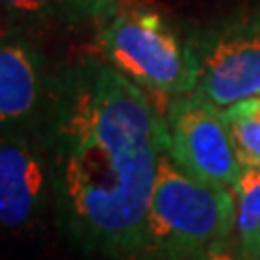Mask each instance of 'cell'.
Listing matches in <instances>:
<instances>
[{
    "instance_id": "3",
    "label": "cell",
    "mask_w": 260,
    "mask_h": 260,
    "mask_svg": "<svg viewBox=\"0 0 260 260\" xmlns=\"http://www.w3.org/2000/svg\"><path fill=\"white\" fill-rule=\"evenodd\" d=\"M100 50L113 68L139 85L165 113L174 95L195 91L198 65L191 44L148 7L115 11L100 28Z\"/></svg>"
},
{
    "instance_id": "2",
    "label": "cell",
    "mask_w": 260,
    "mask_h": 260,
    "mask_svg": "<svg viewBox=\"0 0 260 260\" xmlns=\"http://www.w3.org/2000/svg\"><path fill=\"white\" fill-rule=\"evenodd\" d=\"M232 237V191L186 174L165 148L158 156L137 260H198Z\"/></svg>"
},
{
    "instance_id": "6",
    "label": "cell",
    "mask_w": 260,
    "mask_h": 260,
    "mask_svg": "<svg viewBox=\"0 0 260 260\" xmlns=\"http://www.w3.org/2000/svg\"><path fill=\"white\" fill-rule=\"evenodd\" d=\"M52 200L50 162L44 141L24 133L0 135V228L20 230Z\"/></svg>"
},
{
    "instance_id": "7",
    "label": "cell",
    "mask_w": 260,
    "mask_h": 260,
    "mask_svg": "<svg viewBox=\"0 0 260 260\" xmlns=\"http://www.w3.org/2000/svg\"><path fill=\"white\" fill-rule=\"evenodd\" d=\"M48 98L42 56L20 39H0V130L37 115Z\"/></svg>"
},
{
    "instance_id": "12",
    "label": "cell",
    "mask_w": 260,
    "mask_h": 260,
    "mask_svg": "<svg viewBox=\"0 0 260 260\" xmlns=\"http://www.w3.org/2000/svg\"><path fill=\"white\" fill-rule=\"evenodd\" d=\"M230 109L243 113V115H249V117L260 119V93L254 95V98H247V100H241L237 104H232Z\"/></svg>"
},
{
    "instance_id": "10",
    "label": "cell",
    "mask_w": 260,
    "mask_h": 260,
    "mask_svg": "<svg viewBox=\"0 0 260 260\" xmlns=\"http://www.w3.org/2000/svg\"><path fill=\"white\" fill-rule=\"evenodd\" d=\"M223 115L232 130V137H234V143H237L243 165L260 169V119L243 115V113L234 111L230 107L223 109Z\"/></svg>"
},
{
    "instance_id": "8",
    "label": "cell",
    "mask_w": 260,
    "mask_h": 260,
    "mask_svg": "<svg viewBox=\"0 0 260 260\" xmlns=\"http://www.w3.org/2000/svg\"><path fill=\"white\" fill-rule=\"evenodd\" d=\"M115 11V0H0V13L39 24L107 22Z\"/></svg>"
},
{
    "instance_id": "9",
    "label": "cell",
    "mask_w": 260,
    "mask_h": 260,
    "mask_svg": "<svg viewBox=\"0 0 260 260\" xmlns=\"http://www.w3.org/2000/svg\"><path fill=\"white\" fill-rule=\"evenodd\" d=\"M230 191L234 198V245L243 260H260V169L243 165Z\"/></svg>"
},
{
    "instance_id": "5",
    "label": "cell",
    "mask_w": 260,
    "mask_h": 260,
    "mask_svg": "<svg viewBox=\"0 0 260 260\" xmlns=\"http://www.w3.org/2000/svg\"><path fill=\"white\" fill-rule=\"evenodd\" d=\"M167 152L186 174L215 186L239 180L243 160L223 109L198 91L174 95L165 107Z\"/></svg>"
},
{
    "instance_id": "4",
    "label": "cell",
    "mask_w": 260,
    "mask_h": 260,
    "mask_svg": "<svg viewBox=\"0 0 260 260\" xmlns=\"http://www.w3.org/2000/svg\"><path fill=\"white\" fill-rule=\"evenodd\" d=\"M189 44L198 93L221 109L260 93V9L210 24Z\"/></svg>"
},
{
    "instance_id": "1",
    "label": "cell",
    "mask_w": 260,
    "mask_h": 260,
    "mask_svg": "<svg viewBox=\"0 0 260 260\" xmlns=\"http://www.w3.org/2000/svg\"><path fill=\"white\" fill-rule=\"evenodd\" d=\"M44 148L65 234L85 251L137 260L167 148L162 111L104 59H87L48 87Z\"/></svg>"
},
{
    "instance_id": "11",
    "label": "cell",
    "mask_w": 260,
    "mask_h": 260,
    "mask_svg": "<svg viewBox=\"0 0 260 260\" xmlns=\"http://www.w3.org/2000/svg\"><path fill=\"white\" fill-rule=\"evenodd\" d=\"M198 260H243V256L239 254L237 245H234V239L221 243L213 249H208L204 256H200Z\"/></svg>"
}]
</instances>
